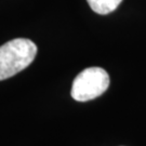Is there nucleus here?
<instances>
[{"mask_svg":"<svg viewBox=\"0 0 146 146\" xmlns=\"http://www.w3.org/2000/svg\"><path fill=\"white\" fill-rule=\"evenodd\" d=\"M37 46L29 39L16 38L0 47V81L11 78L31 65Z\"/></svg>","mask_w":146,"mask_h":146,"instance_id":"obj_1","label":"nucleus"},{"mask_svg":"<svg viewBox=\"0 0 146 146\" xmlns=\"http://www.w3.org/2000/svg\"><path fill=\"white\" fill-rule=\"evenodd\" d=\"M110 86V76L101 67L84 69L74 79L72 98L77 102H87L101 96Z\"/></svg>","mask_w":146,"mask_h":146,"instance_id":"obj_2","label":"nucleus"},{"mask_svg":"<svg viewBox=\"0 0 146 146\" xmlns=\"http://www.w3.org/2000/svg\"><path fill=\"white\" fill-rule=\"evenodd\" d=\"M92 10L98 14H108L115 11L122 0H87Z\"/></svg>","mask_w":146,"mask_h":146,"instance_id":"obj_3","label":"nucleus"}]
</instances>
